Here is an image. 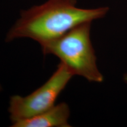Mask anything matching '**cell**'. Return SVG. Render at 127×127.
<instances>
[{"mask_svg":"<svg viewBox=\"0 0 127 127\" xmlns=\"http://www.w3.org/2000/svg\"><path fill=\"white\" fill-rule=\"evenodd\" d=\"M73 76L60 62L50 78L30 95L11 96L8 111L12 124L38 115L54 106Z\"/></svg>","mask_w":127,"mask_h":127,"instance_id":"3957f363","label":"cell"},{"mask_svg":"<svg viewBox=\"0 0 127 127\" xmlns=\"http://www.w3.org/2000/svg\"><path fill=\"white\" fill-rule=\"evenodd\" d=\"M2 86L1 85V84H0V92H1V91H2Z\"/></svg>","mask_w":127,"mask_h":127,"instance_id":"8992f818","label":"cell"},{"mask_svg":"<svg viewBox=\"0 0 127 127\" xmlns=\"http://www.w3.org/2000/svg\"><path fill=\"white\" fill-rule=\"evenodd\" d=\"M92 22L78 25L61 37L41 45L44 55H53L66 66L73 75L91 82L101 83L104 76L96 64L90 38Z\"/></svg>","mask_w":127,"mask_h":127,"instance_id":"7a4b0ae2","label":"cell"},{"mask_svg":"<svg viewBox=\"0 0 127 127\" xmlns=\"http://www.w3.org/2000/svg\"><path fill=\"white\" fill-rule=\"evenodd\" d=\"M70 109L66 102L55 105L38 115L12 124V127H70Z\"/></svg>","mask_w":127,"mask_h":127,"instance_id":"277c9868","label":"cell"},{"mask_svg":"<svg viewBox=\"0 0 127 127\" xmlns=\"http://www.w3.org/2000/svg\"><path fill=\"white\" fill-rule=\"evenodd\" d=\"M123 79L124 82L127 85V73H125V74H124L123 77Z\"/></svg>","mask_w":127,"mask_h":127,"instance_id":"5b68a950","label":"cell"},{"mask_svg":"<svg viewBox=\"0 0 127 127\" xmlns=\"http://www.w3.org/2000/svg\"><path fill=\"white\" fill-rule=\"evenodd\" d=\"M77 0H47L20 12L8 31L5 41L27 38L42 45L61 37L81 24L101 19L109 12L108 7L81 8Z\"/></svg>","mask_w":127,"mask_h":127,"instance_id":"6da1fadb","label":"cell"}]
</instances>
